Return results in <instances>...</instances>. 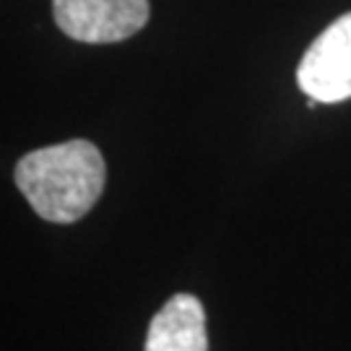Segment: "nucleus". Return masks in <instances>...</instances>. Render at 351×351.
I'll return each mask as SVG.
<instances>
[{
	"mask_svg": "<svg viewBox=\"0 0 351 351\" xmlns=\"http://www.w3.org/2000/svg\"><path fill=\"white\" fill-rule=\"evenodd\" d=\"M13 177L42 219L52 224H73L99 201L107 167L91 141L73 138L21 156Z\"/></svg>",
	"mask_w": 351,
	"mask_h": 351,
	"instance_id": "obj_1",
	"label": "nucleus"
},
{
	"mask_svg": "<svg viewBox=\"0 0 351 351\" xmlns=\"http://www.w3.org/2000/svg\"><path fill=\"white\" fill-rule=\"evenodd\" d=\"M55 24L65 37L86 45H112L149 24V0H52Z\"/></svg>",
	"mask_w": 351,
	"mask_h": 351,
	"instance_id": "obj_2",
	"label": "nucleus"
},
{
	"mask_svg": "<svg viewBox=\"0 0 351 351\" xmlns=\"http://www.w3.org/2000/svg\"><path fill=\"white\" fill-rule=\"evenodd\" d=\"M297 84L315 101L351 99V13H343L302 55Z\"/></svg>",
	"mask_w": 351,
	"mask_h": 351,
	"instance_id": "obj_3",
	"label": "nucleus"
},
{
	"mask_svg": "<svg viewBox=\"0 0 351 351\" xmlns=\"http://www.w3.org/2000/svg\"><path fill=\"white\" fill-rule=\"evenodd\" d=\"M146 351H208L206 313L198 297L175 294L151 317Z\"/></svg>",
	"mask_w": 351,
	"mask_h": 351,
	"instance_id": "obj_4",
	"label": "nucleus"
}]
</instances>
